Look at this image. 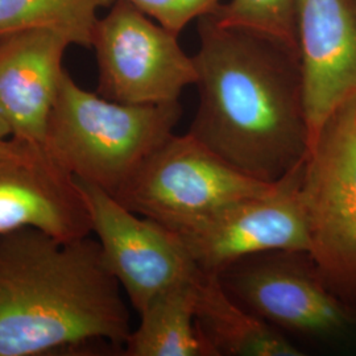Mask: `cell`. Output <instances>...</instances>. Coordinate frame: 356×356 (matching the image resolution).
<instances>
[{
	"instance_id": "e0dca14e",
	"label": "cell",
	"mask_w": 356,
	"mask_h": 356,
	"mask_svg": "<svg viewBox=\"0 0 356 356\" xmlns=\"http://www.w3.org/2000/svg\"><path fill=\"white\" fill-rule=\"evenodd\" d=\"M161 26L179 35L194 20L216 13L225 0H128Z\"/></svg>"
},
{
	"instance_id": "9c48e42d",
	"label": "cell",
	"mask_w": 356,
	"mask_h": 356,
	"mask_svg": "<svg viewBox=\"0 0 356 356\" xmlns=\"http://www.w3.org/2000/svg\"><path fill=\"white\" fill-rule=\"evenodd\" d=\"M305 161V160H304ZM302 165L269 191L229 204L181 235L193 261L218 275L229 264L269 251H309L301 200Z\"/></svg>"
},
{
	"instance_id": "30bf717a",
	"label": "cell",
	"mask_w": 356,
	"mask_h": 356,
	"mask_svg": "<svg viewBox=\"0 0 356 356\" xmlns=\"http://www.w3.org/2000/svg\"><path fill=\"white\" fill-rule=\"evenodd\" d=\"M33 227L63 241L91 235L76 182L44 141L11 135L0 140V234Z\"/></svg>"
},
{
	"instance_id": "5b68a950",
	"label": "cell",
	"mask_w": 356,
	"mask_h": 356,
	"mask_svg": "<svg viewBox=\"0 0 356 356\" xmlns=\"http://www.w3.org/2000/svg\"><path fill=\"white\" fill-rule=\"evenodd\" d=\"M272 186L244 175L186 132L170 135L113 197L182 235Z\"/></svg>"
},
{
	"instance_id": "3957f363",
	"label": "cell",
	"mask_w": 356,
	"mask_h": 356,
	"mask_svg": "<svg viewBox=\"0 0 356 356\" xmlns=\"http://www.w3.org/2000/svg\"><path fill=\"white\" fill-rule=\"evenodd\" d=\"M179 102L128 104L82 89L64 70L44 143L79 181L114 195L173 135Z\"/></svg>"
},
{
	"instance_id": "ba28073f",
	"label": "cell",
	"mask_w": 356,
	"mask_h": 356,
	"mask_svg": "<svg viewBox=\"0 0 356 356\" xmlns=\"http://www.w3.org/2000/svg\"><path fill=\"white\" fill-rule=\"evenodd\" d=\"M106 264L132 307L140 313L156 296L202 270L181 235L120 204L110 193L76 179Z\"/></svg>"
},
{
	"instance_id": "52a82bcc",
	"label": "cell",
	"mask_w": 356,
	"mask_h": 356,
	"mask_svg": "<svg viewBox=\"0 0 356 356\" xmlns=\"http://www.w3.org/2000/svg\"><path fill=\"white\" fill-rule=\"evenodd\" d=\"M216 276L239 305L282 332L329 335L351 321L348 305L326 286L304 251L251 254Z\"/></svg>"
},
{
	"instance_id": "9a60e30c",
	"label": "cell",
	"mask_w": 356,
	"mask_h": 356,
	"mask_svg": "<svg viewBox=\"0 0 356 356\" xmlns=\"http://www.w3.org/2000/svg\"><path fill=\"white\" fill-rule=\"evenodd\" d=\"M114 0H0V36L33 28L54 29L72 45L91 48L99 16Z\"/></svg>"
},
{
	"instance_id": "7c38bea8",
	"label": "cell",
	"mask_w": 356,
	"mask_h": 356,
	"mask_svg": "<svg viewBox=\"0 0 356 356\" xmlns=\"http://www.w3.org/2000/svg\"><path fill=\"white\" fill-rule=\"evenodd\" d=\"M70 45L49 28L0 36V113L15 136L44 141Z\"/></svg>"
},
{
	"instance_id": "6da1fadb",
	"label": "cell",
	"mask_w": 356,
	"mask_h": 356,
	"mask_svg": "<svg viewBox=\"0 0 356 356\" xmlns=\"http://www.w3.org/2000/svg\"><path fill=\"white\" fill-rule=\"evenodd\" d=\"M198 38V107L188 132L244 175L277 182L310 148L298 53L210 15Z\"/></svg>"
},
{
	"instance_id": "8992f818",
	"label": "cell",
	"mask_w": 356,
	"mask_h": 356,
	"mask_svg": "<svg viewBox=\"0 0 356 356\" xmlns=\"http://www.w3.org/2000/svg\"><path fill=\"white\" fill-rule=\"evenodd\" d=\"M178 36L131 1L114 0L91 35L98 94L128 104L178 102L198 78L194 56Z\"/></svg>"
},
{
	"instance_id": "2e32d148",
	"label": "cell",
	"mask_w": 356,
	"mask_h": 356,
	"mask_svg": "<svg viewBox=\"0 0 356 356\" xmlns=\"http://www.w3.org/2000/svg\"><path fill=\"white\" fill-rule=\"evenodd\" d=\"M296 7L297 0H225L210 16L220 26L251 31L298 53Z\"/></svg>"
},
{
	"instance_id": "277c9868",
	"label": "cell",
	"mask_w": 356,
	"mask_h": 356,
	"mask_svg": "<svg viewBox=\"0 0 356 356\" xmlns=\"http://www.w3.org/2000/svg\"><path fill=\"white\" fill-rule=\"evenodd\" d=\"M309 251L326 286L356 305V99L322 128L301 176Z\"/></svg>"
},
{
	"instance_id": "4fadbf2b",
	"label": "cell",
	"mask_w": 356,
	"mask_h": 356,
	"mask_svg": "<svg viewBox=\"0 0 356 356\" xmlns=\"http://www.w3.org/2000/svg\"><path fill=\"white\" fill-rule=\"evenodd\" d=\"M197 323L216 356H300L282 331L239 305L216 275L200 281Z\"/></svg>"
},
{
	"instance_id": "ac0fdd59",
	"label": "cell",
	"mask_w": 356,
	"mask_h": 356,
	"mask_svg": "<svg viewBox=\"0 0 356 356\" xmlns=\"http://www.w3.org/2000/svg\"><path fill=\"white\" fill-rule=\"evenodd\" d=\"M13 135V129L10 127L8 122L6 120V118L0 113V140L8 138Z\"/></svg>"
},
{
	"instance_id": "7a4b0ae2",
	"label": "cell",
	"mask_w": 356,
	"mask_h": 356,
	"mask_svg": "<svg viewBox=\"0 0 356 356\" xmlns=\"http://www.w3.org/2000/svg\"><path fill=\"white\" fill-rule=\"evenodd\" d=\"M131 331L98 241H63L33 227L0 234V356L123 347Z\"/></svg>"
},
{
	"instance_id": "5bb4252c",
	"label": "cell",
	"mask_w": 356,
	"mask_h": 356,
	"mask_svg": "<svg viewBox=\"0 0 356 356\" xmlns=\"http://www.w3.org/2000/svg\"><path fill=\"white\" fill-rule=\"evenodd\" d=\"M181 282L156 296L123 346L128 356H216L197 323L200 281Z\"/></svg>"
},
{
	"instance_id": "8fae6325",
	"label": "cell",
	"mask_w": 356,
	"mask_h": 356,
	"mask_svg": "<svg viewBox=\"0 0 356 356\" xmlns=\"http://www.w3.org/2000/svg\"><path fill=\"white\" fill-rule=\"evenodd\" d=\"M296 38L312 145L356 99V0H297Z\"/></svg>"
}]
</instances>
